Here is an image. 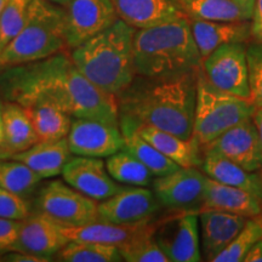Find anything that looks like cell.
<instances>
[{
	"label": "cell",
	"mask_w": 262,
	"mask_h": 262,
	"mask_svg": "<svg viewBox=\"0 0 262 262\" xmlns=\"http://www.w3.org/2000/svg\"><path fill=\"white\" fill-rule=\"evenodd\" d=\"M0 91L8 100L19 104L33 98H45L75 118L119 124L116 95L91 83L63 51L12 66L0 75Z\"/></svg>",
	"instance_id": "6da1fadb"
},
{
	"label": "cell",
	"mask_w": 262,
	"mask_h": 262,
	"mask_svg": "<svg viewBox=\"0 0 262 262\" xmlns=\"http://www.w3.org/2000/svg\"><path fill=\"white\" fill-rule=\"evenodd\" d=\"M201 68V67H199ZM196 71L168 78L133 80L119 94V116L134 124H148L188 140L193 136Z\"/></svg>",
	"instance_id": "7a4b0ae2"
},
{
	"label": "cell",
	"mask_w": 262,
	"mask_h": 262,
	"mask_svg": "<svg viewBox=\"0 0 262 262\" xmlns=\"http://www.w3.org/2000/svg\"><path fill=\"white\" fill-rule=\"evenodd\" d=\"M133 49L134 67L141 77L168 78L202 67L188 17L137 29Z\"/></svg>",
	"instance_id": "3957f363"
},
{
	"label": "cell",
	"mask_w": 262,
	"mask_h": 262,
	"mask_svg": "<svg viewBox=\"0 0 262 262\" xmlns=\"http://www.w3.org/2000/svg\"><path fill=\"white\" fill-rule=\"evenodd\" d=\"M135 31L118 18L107 29L74 48L72 60L91 83L118 96L136 75L133 49Z\"/></svg>",
	"instance_id": "277c9868"
},
{
	"label": "cell",
	"mask_w": 262,
	"mask_h": 262,
	"mask_svg": "<svg viewBox=\"0 0 262 262\" xmlns=\"http://www.w3.org/2000/svg\"><path fill=\"white\" fill-rule=\"evenodd\" d=\"M67 47L64 8L49 0H31L21 31L0 54V66L10 67L42 60Z\"/></svg>",
	"instance_id": "5b68a950"
},
{
	"label": "cell",
	"mask_w": 262,
	"mask_h": 262,
	"mask_svg": "<svg viewBox=\"0 0 262 262\" xmlns=\"http://www.w3.org/2000/svg\"><path fill=\"white\" fill-rule=\"evenodd\" d=\"M251 101L233 96L215 88L202 67L196 71V101L193 137L205 146L225 131L253 117Z\"/></svg>",
	"instance_id": "8992f818"
},
{
	"label": "cell",
	"mask_w": 262,
	"mask_h": 262,
	"mask_svg": "<svg viewBox=\"0 0 262 262\" xmlns=\"http://www.w3.org/2000/svg\"><path fill=\"white\" fill-rule=\"evenodd\" d=\"M39 212L66 227L83 226L100 220L96 201L61 181H52L38 195Z\"/></svg>",
	"instance_id": "52a82bcc"
},
{
	"label": "cell",
	"mask_w": 262,
	"mask_h": 262,
	"mask_svg": "<svg viewBox=\"0 0 262 262\" xmlns=\"http://www.w3.org/2000/svg\"><path fill=\"white\" fill-rule=\"evenodd\" d=\"M206 79L219 90L251 101L247 47L232 42L217 48L202 61Z\"/></svg>",
	"instance_id": "ba28073f"
},
{
	"label": "cell",
	"mask_w": 262,
	"mask_h": 262,
	"mask_svg": "<svg viewBox=\"0 0 262 262\" xmlns=\"http://www.w3.org/2000/svg\"><path fill=\"white\" fill-rule=\"evenodd\" d=\"M153 237L170 262L203 261L199 220L194 211H180L157 222Z\"/></svg>",
	"instance_id": "9c48e42d"
},
{
	"label": "cell",
	"mask_w": 262,
	"mask_h": 262,
	"mask_svg": "<svg viewBox=\"0 0 262 262\" xmlns=\"http://www.w3.org/2000/svg\"><path fill=\"white\" fill-rule=\"evenodd\" d=\"M64 8L67 47L74 49L118 19L112 0H71Z\"/></svg>",
	"instance_id": "30bf717a"
},
{
	"label": "cell",
	"mask_w": 262,
	"mask_h": 262,
	"mask_svg": "<svg viewBox=\"0 0 262 262\" xmlns=\"http://www.w3.org/2000/svg\"><path fill=\"white\" fill-rule=\"evenodd\" d=\"M206 175L198 168H179L153 181L160 205L175 211L201 210L205 196Z\"/></svg>",
	"instance_id": "8fae6325"
},
{
	"label": "cell",
	"mask_w": 262,
	"mask_h": 262,
	"mask_svg": "<svg viewBox=\"0 0 262 262\" xmlns=\"http://www.w3.org/2000/svg\"><path fill=\"white\" fill-rule=\"evenodd\" d=\"M72 155L108 158L124 149V137L119 124L77 118L67 136Z\"/></svg>",
	"instance_id": "7c38bea8"
},
{
	"label": "cell",
	"mask_w": 262,
	"mask_h": 262,
	"mask_svg": "<svg viewBox=\"0 0 262 262\" xmlns=\"http://www.w3.org/2000/svg\"><path fill=\"white\" fill-rule=\"evenodd\" d=\"M203 149L214 150L248 171H257L262 168V143L251 118L225 131L203 146Z\"/></svg>",
	"instance_id": "4fadbf2b"
},
{
	"label": "cell",
	"mask_w": 262,
	"mask_h": 262,
	"mask_svg": "<svg viewBox=\"0 0 262 262\" xmlns=\"http://www.w3.org/2000/svg\"><path fill=\"white\" fill-rule=\"evenodd\" d=\"M160 203L150 189L141 186L124 187L98 204L101 221L113 224H136L149 221L158 211Z\"/></svg>",
	"instance_id": "5bb4252c"
},
{
	"label": "cell",
	"mask_w": 262,
	"mask_h": 262,
	"mask_svg": "<svg viewBox=\"0 0 262 262\" xmlns=\"http://www.w3.org/2000/svg\"><path fill=\"white\" fill-rule=\"evenodd\" d=\"M61 175L71 187L96 202L106 201L124 188L111 178L101 158L71 157Z\"/></svg>",
	"instance_id": "9a60e30c"
},
{
	"label": "cell",
	"mask_w": 262,
	"mask_h": 262,
	"mask_svg": "<svg viewBox=\"0 0 262 262\" xmlns=\"http://www.w3.org/2000/svg\"><path fill=\"white\" fill-rule=\"evenodd\" d=\"M61 226L41 212L22 220L18 237L10 250L21 251L52 261V256L68 243Z\"/></svg>",
	"instance_id": "2e32d148"
},
{
	"label": "cell",
	"mask_w": 262,
	"mask_h": 262,
	"mask_svg": "<svg viewBox=\"0 0 262 262\" xmlns=\"http://www.w3.org/2000/svg\"><path fill=\"white\" fill-rule=\"evenodd\" d=\"M156 226L157 224H150V220L136 224H113L97 220L75 227L61 226V229L68 241L94 242L123 248L143 235L155 234Z\"/></svg>",
	"instance_id": "e0dca14e"
},
{
	"label": "cell",
	"mask_w": 262,
	"mask_h": 262,
	"mask_svg": "<svg viewBox=\"0 0 262 262\" xmlns=\"http://www.w3.org/2000/svg\"><path fill=\"white\" fill-rule=\"evenodd\" d=\"M198 220L203 260L211 262L247 224L244 216L220 210H202Z\"/></svg>",
	"instance_id": "ac0fdd59"
},
{
	"label": "cell",
	"mask_w": 262,
	"mask_h": 262,
	"mask_svg": "<svg viewBox=\"0 0 262 262\" xmlns=\"http://www.w3.org/2000/svg\"><path fill=\"white\" fill-rule=\"evenodd\" d=\"M118 18L135 29L187 17L178 0H112Z\"/></svg>",
	"instance_id": "d6986e66"
},
{
	"label": "cell",
	"mask_w": 262,
	"mask_h": 262,
	"mask_svg": "<svg viewBox=\"0 0 262 262\" xmlns=\"http://www.w3.org/2000/svg\"><path fill=\"white\" fill-rule=\"evenodd\" d=\"M120 119L133 124L142 139L156 147L166 158L178 164L180 168H202L203 147L193 136L185 140L148 124H134L125 118Z\"/></svg>",
	"instance_id": "ffe728a7"
},
{
	"label": "cell",
	"mask_w": 262,
	"mask_h": 262,
	"mask_svg": "<svg viewBox=\"0 0 262 262\" xmlns=\"http://www.w3.org/2000/svg\"><path fill=\"white\" fill-rule=\"evenodd\" d=\"M192 34L202 61L225 44L245 42L251 35V22L243 21H191Z\"/></svg>",
	"instance_id": "44dd1931"
},
{
	"label": "cell",
	"mask_w": 262,
	"mask_h": 262,
	"mask_svg": "<svg viewBox=\"0 0 262 262\" xmlns=\"http://www.w3.org/2000/svg\"><path fill=\"white\" fill-rule=\"evenodd\" d=\"M202 210H220L253 219L262 211V199L244 189L205 179V196Z\"/></svg>",
	"instance_id": "7402d4cb"
},
{
	"label": "cell",
	"mask_w": 262,
	"mask_h": 262,
	"mask_svg": "<svg viewBox=\"0 0 262 262\" xmlns=\"http://www.w3.org/2000/svg\"><path fill=\"white\" fill-rule=\"evenodd\" d=\"M71 155L67 137H64L55 141H38L28 149L14 153L11 159L26 164L41 179H51L61 175Z\"/></svg>",
	"instance_id": "603a6c76"
},
{
	"label": "cell",
	"mask_w": 262,
	"mask_h": 262,
	"mask_svg": "<svg viewBox=\"0 0 262 262\" xmlns=\"http://www.w3.org/2000/svg\"><path fill=\"white\" fill-rule=\"evenodd\" d=\"M202 169L215 181L242 188L262 199V176L256 171H248L210 149H203Z\"/></svg>",
	"instance_id": "cb8c5ba5"
},
{
	"label": "cell",
	"mask_w": 262,
	"mask_h": 262,
	"mask_svg": "<svg viewBox=\"0 0 262 262\" xmlns=\"http://www.w3.org/2000/svg\"><path fill=\"white\" fill-rule=\"evenodd\" d=\"M27 112L39 141H55L68 136L71 116L45 98H33L21 104Z\"/></svg>",
	"instance_id": "d4e9b609"
},
{
	"label": "cell",
	"mask_w": 262,
	"mask_h": 262,
	"mask_svg": "<svg viewBox=\"0 0 262 262\" xmlns=\"http://www.w3.org/2000/svg\"><path fill=\"white\" fill-rule=\"evenodd\" d=\"M120 130L124 137V149L136 157L143 165L147 168L153 175L164 176L178 170L180 166L172 160L166 158L163 153H160L156 147H153L145 139H142L134 125L126 120L120 119Z\"/></svg>",
	"instance_id": "484cf974"
},
{
	"label": "cell",
	"mask_w": 262,
	"mask_h": 262,
	"mask_svg": "<svg viewBox=\"0 0 262 262\" xmlns=\"http://www.w3.org/2000/svg\"><path fill=\"white\" fill-rule=\"evenodd\" d=\"M4 136L6 148L12 155L28 149L39 141L31 118L17 102L4 103Z\"/></svg>",
	"instance_id": "4316f807"
},
{
	"label": "cell",
	"mask_w": 262,
	"mask_h": 262,
	"mask_svg": "<svg viewBox=\"0 0 262 262\" xmlns=\"http://www.w3.org/2000/svg\"><path fill=\"white\" fill-rule=\"evenodd\" d=\"M189 21L248 19L235 0H178Z\"/></svg>",
	"instance_id": "83f0119b"
},
{
	"label": "cell",
	"mask_w": 262,
	"mask_h": 262,
	"mask_svg": "<svg viewBox=\"0 0 262 262\" xmlns=\"http://www.w3.org/2000/svg\"><path fill=\"white\" fill-rule=\"evenodd\" d=\"M106 169L111 178L117 182L141 187L149 186L155 176L146 165L125 149L118 150L117 153L108 157Z\"/></svg>",
	"instance_id": "f1b7e54d"
},
{
	"label": "cell",
	"mask_w": 262,
	"mask_h": 262,
	"mask_svg": "<svg viewBox=\"0 0 262 262\" xmlns=\"http://www.w3.org/2000/svg\"><path fill=\"white\" fill-rule=\"evenodd\" d=\"M62 262H119L123 261L119 248L94 242L70 241L58 251Z\"/></svg>",
	"instance_id": "f546056e"
},
{
	"label": "cell",
	"mask_w": 262,
	"mask_h": 262,
	"mask_svg": "<svg viewBox=\"0 0 262 262\" xmlns=\"http://www.w3.org/2000/svg\"><path fill=\"white\" fill-rule=\"evenodd\" d=\"M40 180L38 173L18 160H0V188L25 198Z\"/></svg>",
	"instance_id": "4dcf8cb0"
},
{
	"label": "cell",
	"mask_w": 262,
	"mask_h": 262,
	"mask_svg": "<svg viewBox=\"0 0 262 262\" xmlns=\"http://www.w3.org/2000/svg\"><path fill=\"white\" fill-rule=\"evenodd\" d=\"M262 239V226L256 220L250 219L233 241L226 247L212 262H241L250 248Z\"/></svg>",
	"instance_id": "1f68e13d"
},
{
	"label": "cell",
	"mask_w": 262,
	"mask_h": 262,
	"mask_svg": "<svg viewBox=\"0 0 262 262\" xmlns=\"http://www.w3.org/2000/svg\"><path fill=\"white\" fill-rule=\"evenodd\" d=\"M31 0H8L0 15V54L24 27Z\"/></svg>",
	"instance_id": "d6a6232c"
},
{
	"label": "cell",
	"mask_w": 262,
	"mask_h": 262,
	"mask_svg": "<svg viewBox=\"0 0 262 262\" xmlns=\"http://www.w3.org/2000/svg\"><path fill=\"white\" fill-rule=\"evenodd\" d=\"M153 235L155 234L143 235L125 247L119 248L123 260L127 262H170Z\"/></svg>",
	"instance_id": "836d02e7"
},
{
	"label": "cell",
	"mask_w": 262,
	"mask_h": 262,
	"mask_svg": "<svg viewBox=\"0 0 262 262\" xmlns=\"http://www.w3.org/2000/svg\"><path fill=\"white\" fill-rule=\"evenodd\" d=\"M251 102L255 108L262 107V44L255 41L247 47Z\"/></svg>",
	"instance_id": "e575fe53"
},
{
	"label": "cell",
	"mask_w": 262,
	"mask_h": 262,
	"mask_svg": "<svg viewBox=\"0 0 262 262\" xmlns=\"http://www.w3.org/2000/svg\"><path fill=\"white\" fill-rule=\"evenodd\" d=\"M29 215V206L24 196L0 188V217L24 220Z\"/></svg>",
	"instance_id": "d590c367"
},
{
	"label": "cell",
	"mask_w": 262,
	"mask_h": 262,
	"mask_svg": "<svg viewBox=\"0 0 262 262\" xmlns=\"http://www.w3.org/2000/svg\"><path fill=\"white\" fill-rule=\"evenodd\" d=\"M22 220L0 217V251H10L18 237Z\"/></svg>",
	"instance_id": "8d00e7d4"
},
{
	"label": "cell",
	"mask_w": 262,
	"mask_h": 262,
	"mask_svg": "<svg viewBox=\"0 0 262 262\" xmlns=\"http://www.w3.org/2000/svg\"><path fill=\"white\" fill-rule=\"evenodd\" d=\"M0 261L8 262H48L50 260L45 257L37 256L27 253H21V251L10 250V253H3L0 255Z\"/></svg>",
	"instance_id": "74e56055"
},
{
	"label": "cell",
	"mask_w": 262,
	"mask_h": 262,
	"mask_svg": "<svg viewBox=\"0 0 262 262\" xmlns=\"http://www.w3.org/2000/svg\"><path fill=\"white\" fill-rule=\"evenodd\" d=\"M253 22H251V35L255 41L262 44V0L255 2L253 11Z\"/></svg>",
	"instance_id": "f35d334b"
},
{
	"label": "cell",
	"mask_w": 262,
	"mask_h": 262,
	"mask_svg": "<svg viewBox=\"0 0 262 262\" xmlns=\"http://www.w3.org/2000/svg\"><path fill=\"white\" fill-rule=\"evenodd\" d=\"M244 262H262V239L250 248L245 255Z\"/></svg>",
	"instance_id": "ab89813d"
},
{
	"label": "cell",
	"mask_w": 262,
	"mask_h": 262,
	"mask_svg": "<svg viewBox=\"0 0 262 262\" xmlns=\"http://www.w3.org/2000/svg\"><path fill=\"white\" fill-rule=\"evenodd\" d=\"M255 2L256 0H235V3L239 5V8L243 10L248 19H251V17H253Z\"/></svg>",
	"instance_id": "60d3db41"
},
{
	"label": "cell",
	"mask_w": 262,
	"mask_h": 262,
	"mask_svg": "<svg viewBox=\"0 0 262 262\" xmlns=\"http://www.w3.org/2000/svg\"><path fill=\"white\" fill-rule=\"evenodd\" d=\"M0 147H2V148L8 149L5 145V136H4V103H3L2 100H0Z\"/></svg>",
	"instance_id": "b9f144b4"
},
{
	"label": "cell",
	"mask_w": 262,
	"mask_h": 262,
	"mask_svg": "<svg viewBox=\"0 0 262 262\" xmlns=\"http://www.w3.org/2000/svg\"><path fill=\"white\" fill-rule=\"evenodd\" d=\"M251 119H253V122L255 123V125H256V127H257L258 135H260L261 143H262V107L255 108Z\"/></svg>",
	"instance_id": "7bdbcfd3"
},
{
	"label": "cell",
	"mask_w": 262,
	"mask_h": 262,
	"mask_svg": "<svg viewBox=\"0 0 262 262\" xmlns=\"http://www.w3.org/2000/svg\"><path fill=\"white\" fill-rule=\"evenodd\" d=\"M11 157H12V153L10 152V150L5 149V148H2V147H0V160L11 159Z\"/></svg>",
	"instance_id": "ee69618b"
},
{
	"label": "cell",
	"mask_w": 262,
	"mask_h": 262,
	"mask_svg": "<svg viewBox=\"0 0 262 262\" xmlns=\"http://www.w3.org/2000/svg\"><path fill=\"white\" fill-rule=\"evenodd\" d=\"M49 2L51 3H55V4L57 5H61V6H66L68 4V3L71 2V0H49Z\"/></svg>",
	"instance_id": "f6af8a7d"
},
{
	"label": "cell",
	"mask_w": 262,
	"mask_h": 262,
	"mask_svg": "<svg viewBox=\"0 0 262 262\" xmlns=\"http://www.w3.org/2000/svg\"><path fill=\"white\" fill-rule=\"evenodd\" d=\"M6 3H8V0H0V15H2V11H3V9L5 8Z\"/></svg>",
	"instance_id": "bcb514c9"
},
{
	"label": "cell",
	"mask_w": 262,
	"mask_h": 262,
	"mask_svg": "<svg viewBox=\"0 0 262 262\" xmlns=\"http://www.w3.org/2000/svg\"><path fill=\"white\" fill-rule=\"evenodd\" d=\"M254 220H256L258 224H260L261 226H262V211H261V214L260 215H257V216H255V217H253Z\"/></svg>",
	"instance_id": "7dc6e473"
}]
</instances>
